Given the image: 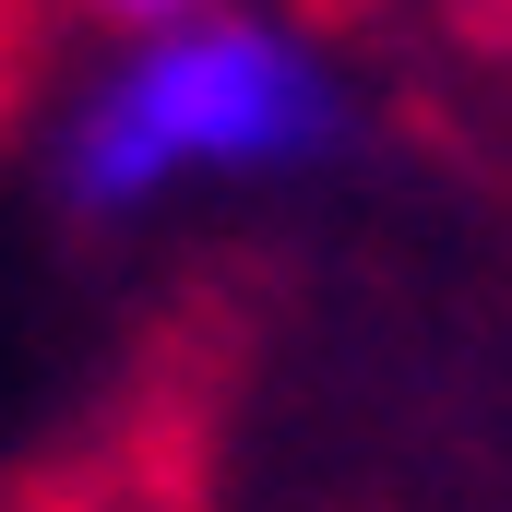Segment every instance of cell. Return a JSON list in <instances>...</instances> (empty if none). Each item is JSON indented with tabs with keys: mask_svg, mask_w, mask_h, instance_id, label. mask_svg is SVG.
Wrapping results in <instances>:
<instances>
[{
	"mask_svg": "<svg viewBox=\"0 0 512 512\" xmlns=\"http://www.w3.org/2000/svg\"><path fill=\"white\" fill-rule=\"evenodd\" d=\"M346 143V84L251 12L155 24L60 131V191L84 215H143L179 179H262Z\"/></svg>",
	"mask_w": 512,
	"mask_h": 512,
	"instance_id": "1",
	"label": "cell"
},
{
	"mask_svg": "<svg viewBox=\"0 0 512 512\" xmlns=\"http://www.w3.org/2000/svg\"><path fill=\"white\" fill-rule=\"evenodd\" d=\"M84 12H108L131 36H155V24H191V12H215V0H84Z\"/></svg>",
	"mask_w": 512,
	"mask_h": 512,
	"instance_id": "2",
	"label": "cell"
}]
</instances>
